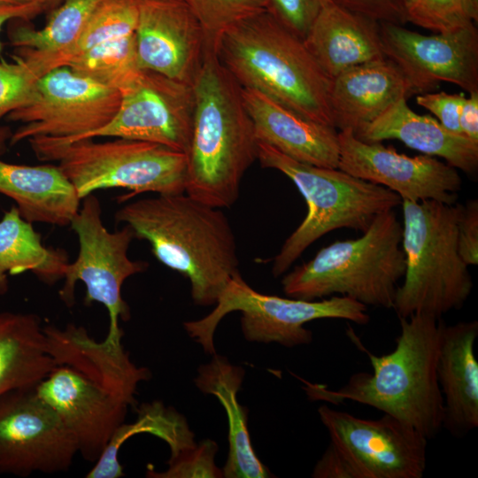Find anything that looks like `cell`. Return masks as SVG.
<instances>
[{
	"label": "cell",
	"instance_id": "obj_1",
	"mask_svg": "<svg viewBox=\"0 0 478 478\" xmlns=\"http://www.w3.org/2000/svg\"><path fill=\"white\" fill-rule=\"evenodd\" d=\"M115 220L146 240L153 256L185 276L197 305H215L239 272L235 237L220 208L186 193L157 194L124 204Z\"/></svg>",
	"mask_w": 478,
	"mask_h": 478
},
{
	"label": "cell",
	"instance_id": "obj_2",
	"mask_svg": "<svg viewBox=\"0 0 478 478\" xmlns=\"http://www.w3.org/2000/svg\"><path fill=\"white\" fill-rule=\"evenodd\" d=\"M398 319L400 334L392 351L377 356L362 348L372 373H355L336 389L297 378L312 401L366 405L408 424L428 440L443 428V401L436 375L443 320L424 313Z\"/></svg>",
	"mask_w": 478,
	"mask_h": 478
},
{
	"label": "cell",
	"instance_id": "obj_3",
	"mask_svg": "<svg viewBox=\"0 0 478 478\" xmlns=\"http://www.w3.org/2000/svg\"><path fill=\"white\" fill-rule=\"evenodd\" d=\"M194 112L185 193L212 207L228 208L242 179L258 159V139L242 87L207 49L192 83Z\"/></svg>",
	"mask_w": 478,
	"mask_h": 478
},
{
	"label": "cell",
	"instance_id": "obj_4",
	"mask_svg": "<svg viewBox=\"0 0 478 478\" xmlns=\"http://www.w3.org/2000/svg\"><path fill=\"white\" fill-rule=\"evenodd\" d=\"M215 52L241 87L254 89L306 119L334 127L329 106L331 79L304 40L268 12L227 29Z\"/></svg>",
	"mask_w": 478,
	"mask_h": 478
},
{
	"label": "cell",
	"instance_id": "obj_5",
	"mask_svg": "<svg viewBox=\"0 0 478 478\" xmlns=\"http://www.w3.org/2000/svg\"><path fill=\"white\" fill-rule=\"evenodd\" d=\"M402 231L393 210L381 213L361 236L335 241L286 274L283 292L304 300L347 297L366 307L392 309L405 272Z\"/></svg>",
	"mask_w": 478,
	"mask_h": 478
},
{
	"label": "cell",
	"instance_id": "obj_6",
	"mask_svg": "<svg viewBox=\"0 0 478 478\" xmlns=\"http://www.w3.org/2000/svg\"><path fill=\"white\" fill-rule=\"evenodd\" d=\"M404 281L393 308L398 318L424 313L441 318L460 309L473 288L468 266L458 251L462 204L403 199Z\"/></svg>",
	"mask_w": 478,
	"mask_h": 478
},
{
	"label": "cell",
	"instance_id": "obj_7",
	"mask_svg": "<svg viewBox=\"0 0 478 478\" xmlns=\"http://www.w3.org/2000/svg\"><path fill=\"white\" fill-rule=\"evenodd\" d=\"M258 160L262 167L275 169L296 185L307 204V214L285 240L273 260L272 273L279 277L315 241L338 229L365 232L374 219L402 203L390 189L354 177L338 168L297 161L258 141Z\"/></svg>",
	"mask_w": 478,
	"mask_h": 478
},
{
	"label": "cell",
	"instance_id": "obj_8",
	"mask_svg": "<svg viewBox=\"0 0 478 478\" xmlns=\"http://www.w3.org/2000/svg\"><path fill=\"white\" fill-rule=\"evenodd\" d=\"M27 142L39 160L59 162L81 199L114 188L131 191L121 201L147 192L185 193L187 155L158 143L125 138L61 145Z\"/></svg>",
	"mask_w": 478,
	"mask_h": 478
},
{
	"label": "cell",
	"instance_id": "obj_9",
	"mask_svg": "<svg viewBox=\"0 0 478 478\" xmlns=\"http://www.w3.org/2000/svg\"><path fill=\"white\" fill-rule=\"evenodd\" d=\"M242 312L241 328L250 342L277 343L284 347L308 344L312 333L305 325L321 319H342L358 325L370 320L367 307L341 296L317 300L281 297L259 293L242 277L232 276L213 310L206 316L186 321L188 335L201 345L205 353H215L213 336L220 320L229 312Z\"/></svg>",
	"mask_w": 478,
	"mask_h": 478
},
{
	"label": "cell",
	"instance_id": "obj_10",
	"mask_svg": "<svg viewBox=\"0 0 478 478\" xmlns=\"http://www.w3.org/2000/svg\"><path fill=\"white\" fill-rule=\"evenodd\" d=\"M70 227L78 236L79 253L76 260L66 267L59 298L66 306H73L75 285L82 281L86 286L84 305L96 302L108 312L109 329L104 339L121 341L124 332L120 320L130 319L129 306L121 295L122 285L130 276L144 272L149 264L128 258L129 245L135 239L134 231L125 225L110 232L102 220L100 202L93 194L82 198Z\"/></svg>",
	"mask_w": 478,
	"mask_h": 478
},
{
	"label": "cell",
	"instance_id": "obj_11",
	"mask_svg": "<svg viewBox=\"0 0 478 478\" xmlns=\"http://www.w3.org/2000/svg\"><path fill=\"white\" fill-rule=\"evenodd\" d=\"M120 92L69 66L41 76L27 102L7 115L22 125L12 133L10 145L35 140L61 145L84 139L114 117Z\"/></svg>",
	"mask_w": 478,
	"mask_h": 478
},
{
	"label": "cell",
	"instance_id": "obj_12",
	"mask_svg": "<svg viewBox=\"0 0 478 478\" xmlns=\"http://www.w3.org/2000/svg\"><path fill=\"white\" fill-rule=\"evenodd\" d=\"M318 414L350 478L424 475L428 439L408 424L386 413L362 419L328 405H321Z\"/></svg>",
	"mask_w": 478,
	"mask_h": 478
},
{
	"label": "cell",
	"instance_id": "obj_13",
	"mask_svg": "<svg viewBox=\"0 0 478 478\" xmlns=\"http://www.w3.org/2000/svg\"><path fill=\"white\" fill-rule=\"evenodd\" d=\"M78 453L75 438L35 388L0 396V474L66 472Z\"/></svg>",
	"mask_w": 478,
	"mask_h": 478
},
{
	"label": "cell",
	"instance_id": "obj_14",
	"mask_svg": "<svg viewBox=\"0 0 478 478\" xmlns=\"http://www.w3.org/2000/svg\"><path fill=\"white\" fill-rule=\"evenodd\" d=\"M120 92L114 117L84 139L139 140L187 153L194 112L192 85L141 70Z\"/></svg>",
	"mask_w": 478,
	"mask_h": 478
},
{
	"label": "cell",
	"instance_id": "obj_15",
	"mask_svg": "<svg viewBox=\"0 0 478 478\" xmlns=\"http://www.w3.org/2000/svg\"><path fill=\"white\" fill-rule=\"evenodd\" d=\"M385 57L404 73L416 94L428 93L441 82L478 91L476 24L425 35L394 23H380Z\"/></svg>",
	"mask_w": 478,
	"mask_h": 478
},
{
	"label": "cell",
	"instance_id": "obj_16",
	"mask_svg": "<svg viewBox=\"0 0 478 478\" xmlns=\"http://www.w3.org/2000/svg\"><path fill=\"white\" fill-rule=\"evenodd\" d=\"M338 169L383 186L401 199L455 204L462 188L456 168L428 155L408 157L381 143H366L352 130L337 132Z\"/></svg>",
	"mask_w": 478,
	"mask_h": 478
},
{
	"label": "cell",
	"instance_id": "obj_17",
	"mask_svg": "<svg viewBox=\"0 0 478 478\" xmlns=\"http://www.w3.org/2000/svg\"><path fill=\"white\" fill-rule=\"evenodd\" d=\"M35 390L72 433L79 453L91 463L100 458L117 428L125 422L130 406L66 364H56Z\"/></svg>",
	"mask_w": 478,
	"mask_h": 478
},
{
	"label": "cell",
	"instance_id": "obj_18",
	"mask_svg": "<svg viewBox=\"0 0 478 478\" xmlns=\"http://www.w3.org/2000/svg\"><path fill=\"white\" fill-rule=\"evenodd\" d=\"M139 67L192 85L207 45L204 30L181 0H135Z\"/></svg>",
	"mask_w": 478,
	"mask_h": 478
},
{
	"label": "cell",
	"instance_id": "obj_19",
	"mask_svg": "<svg viewBox=\"0 0 478 478\" xmlns=\"http://www.w3.org/2000/svg\"><path fill=\"white\" fill-rule=\"evenodd\" d=\"M414 94L402 71L387 58L356 66L331 79L333 126L356 135L399 99Z\"/></svg>",
	"mask_w": 478,
	"mask_h": 478
},
{
	"label": "cell",
	"instance_id": "obj_20",
	"mask_svg": "<svg viewBox=\"0 0 478 478\" xmlns=\"http://www.w3.org/2000/svg\"><path fill=\"white\" fill-rule=\"evenodd\" d=\"M242 94L258 142L302 163L338 167L335 127L306 119L254 89L242 87Z\"/></svg>",
	"mask_w": 478,
	"mask_h": 478
},
{
	"label": "cell",
	"instance_id": "obj_21",
	"mask_svg": "<svg viewBox=\"0 0 478 478\" xmlns=\"http://www.w3.org/2000/svg\"><path fill=\"white\" fill-rule=\"evenodd\" d=\"M48 350L56 364L72 366L99 382L130 406L135 403L139 383L150 377L146 367L130 359L121 341L97 342L82 326H44Z\"/></svg>",
	"mask_w": 478,
	"mask_h": 478
},
{
	"label": "cell",
	"instance_id": "obj_22",
	"mask_svg": "<svg viewBox=\"0 0 478 478\" xmlns=\"http://www.w3.org/2000/svg\"><path fill=\"white\" fill-rule=\"evenodd\" d=\"M476 320L442 323L436 375L443 401V428L462 436L478 427Z\"/></svg>",
	"mask_w": 478,
	"mask_h": 478
},
{
	"label": "cell",
	"instance_id": "obj_23",
	"mask_svg": "<svg viewBox=\"0 0 478 478\" xmlns=\"http://www.w3.org/2000/svg\"><path fill=\"white\" fill-rule=\"evenodd\" d=\"M330 78L356 66L386 58L380 23L328 0L304 39Z\"/></svg>",
	"mask_w": 478,
	"mask_h": 478
},
{
	"label": "cell",
	"instance_id": "obj_24",
	"mask_svg": "<svg viewBox=\"0 0 478 478\" xmlns=\"http://www.w3.org/2000/svg\"><path fill=\"white\" fill-rule=\"evenodd\" d=\"M401 98L356 136L366 143L397 139L428 156L440 157L466 173L478 168V142L453 133L428 115L414 112Z\"/></svg>",
	"mask_w": 478,
	"mask_h": 478
},
{
	"label": "cell",
	"instance_id": "obj_25",
	"mask_svg": "<svg viewBox=\"0 0 478 478\" xmlns=\"http://www.w3.org/2000/svg\"><path fill=\"white\" fill-rule=\"evenodd\" d=\"M0 193L12 198L27 222L70 226L80 209L76 189L58 166L0 160Z\"/></svg>",
	"mask_w": 478,
	"mask_h": 478
},
{
	"label": "cell",
	"instance_id": "obj_26",
	"mask_svg": "<svg viewBox=\"0 0 478 478\" xmlns=\"http://www.w3.org/2000/svg\"><path fill=\"white\" fill-rule=\"evenodd\" d=\"M212 360L197 369L195 384L205 394L215 396L226 410L228 422V455L222 469L226 478L271 477L252 447L247 411L239 404L237 393L244 370L232 365L225 357L214 353Z\"/></svg>",
	"mask_w": 478,
	"mask_h": 478
},
{
	"label": "cell",
	"instance_id": "obj_27",
	"mask_svg": "<svg viewBox=\"0 0 478 478\" xmlns=\"http://www.w3.org/2000/svg\"><path fill=\"white\" fill-rule=\"evenodd\" d=\"M54 367L41 318L0 312V396L35 388Z\"/></svg>",
	"mask_w": 478,
	"mask_h": 478
},
{
	"label": "cell",
	"instance_id": "obj_28",
	"mask_svg": "<svg viewBox=\"0 0 478 478\" xmlns=\"http://www.w3.org/2000/svg\"><path fill=\"white\" fill-rule=\"evenodd\" d=\"M104 1L63 0L51 12L43 27H16L10 35L11 44L17 48L14 55L27 63L39 77L59 67L89 18Z\"/></svg>",
	"mask_w": 478,
	"mask_h": 478
},
{
	"label": "cell",
	"instance_id": "obj_29",
	"mask_svg": "<svg viewBox=\"0 0 478 478\" xmlns=\"http://www.w3.org/2000/svg\"><path fill=\"white\" fill-rule=\"evenodd\" d=\"M68 254L45 246L41 235L13 205L0 220V296L9 290V275L30 272L42 282L53 285L64 278Z\"/></svg>",
	"mask_w": 478,
	"mask_h": 478
},
{
	"label": "cell",
	"instance_id": "obj_30",
	"mask_svg": "<svg viewBox=\"0 0 478 478\" xmlns=\"http://www.w3.org/2000/svg\"><path fill=\"white\" fill-rule=\"evenodd\" d=\"M148 433L164 440L169 446L171 455L195 445L194 434L185 418L160 401L143 403L137 409L134 422H123L113 433L105 450L86 474L87 478H120L125 475L119 461V452L130 437Z\"/></svg>",
	"mask_w": 478,
	"mask_h": 478
},
{
	"label": "cell",
	"instance_id": "obj_31",
	"mask_svg": "<svg viewBox=\"0 0 478 478\" xmlns=\"http://www.w3.org/2000/svg\"><path fill=\"white\" fill-rule=\"evenodd\" d=\"M65 66L120 91L142 70L138 65L135 33L96 46Z\"/></svg>",
	"mask_w": 478,
	"mask_h": 478
},
{
	"label": "cell",
	"instance_id": "obj_32",
	"mask_svg": "<svg viewBox=\"0 0 478 478\" xmlns=\"http://www.w3.org/2000/svg\"><path fill=\"white\" fill-rule=\"evenodd\" d=\"M136 22L135 0L104 1L89 18L60 66H66L71 59L104 42L135 34Z\"/></svg>",
	"mask_w": 478,
	"mask_h": 478
},
{
	"label": "cell",
	"instance_id": "obj_33",
	"mask_svg": "<svg viewBox=\"0 0 478 478\" xmlns=\"http://www.w3.org/2000/svg\"><path fill=\"white\" fill-rule=\"evenodd\" d=\"M405 22L446 33L476 24L478 0H401Z\"/></svg>",
	"mask_w": 478,
	"mask_h": 478
},
{
	"label": "cell",
	"instance_id": "obj_34",
	"mask_svg": "<svg viewBox=\"0 0 478 478\" xmlns=\"http://www.w3.org/2000/svg\"><path fill=\"white\" fill-rule=\"evenodd\" d=\"M200 23L207 48L216 51L221 35L231 27L266 11V0H181Z\"/></svg>",
	"mask_w": 478,
	"mask_h": 478
},
{
	"label": "cell",
	"instance_id": "obj_35",
	"mask_svg": "<svg viewBox=\"0 0 478 478\" xmlns=\"http://www.w3.org/2000/svg\"><path fill=\"white\" fill-rule=\"evenodd\" d=\"M218 444L212 439H204L194 446L184 449L167 461V469L158 472L150 466L146 476L150 478H221L222 469L214 461Z\"/></svg>",
	"mask_w": 478,
	"mask_h": 478
},
{
	"label": "cell",
	"instance_id": "obj_36",
	"mask_svg": "<svg viewBox=\"0 0 478 478\" xmlns=\"http://www.w3.org/2000/svg\"><path fill=\"white\" fill-rule=\"evenodd\" d=\"M0 62V120L24 105L40 78L21 58Z\"/></svg>",
	"mask_w": 478,
	"mask_h": 478
},
{
	"label": "cell",
	"instance_id": "obj_37",
	"mask_svg": "<svg viewBox=\"0 0 478 478\" xmlns=\"http://www.w3.org/2000/svg\"><path fill=\"white\" fill-rule=\"evenodd\" d=\"M328 0H266V12L293 34L305 39Z\"/></svg>",
	"mask_w": 478,
	"mask_h": 478
},
{
	"label": "cell",
	"instance_id": "obj_38",
	"mask_svg": "<svg viewBox=\"0 0 478 478\" xmlns=\"http://www.w3.org/2000/svg\"><path fill=\"white\" fill-rule=\"evenodd\" d=\"M463 93H424L416 96V103L430 111L448 130L460 134L459 112L465 99Z\"/></svg>",
	"mask_w": 478,
	"mask_h": 478
},
{
	"label": "cell",
	"instance_id": "obj_39",
	"mask_svg": "<svg viewBox=\"0 0 478 478\" xmlns=\"http://www.w3.org/2000/svg\"><path fill=\"white\" fill-rule=\"evenodd\" d=\"M458 251L467 266L478 263V202L470 200L462 204L457 225Z\"/></svg>",
	"mask_w": 478,
	"mask_h": 478
},
{
	"label": "cell",
	"instance_id": "obj_40",
	"mask_svg": "<svg viewBox=\"0 0 478 478\" xmlns=\"http://www.w3.org/2000/svg\"><path fill=\"white\" fill-rule=\"evenodd\" d=\"M338 5L379 23L404 25L401 0H332Z\"/></svg>",
	"mask_w": 478,
	"mask_h": 478
},
{
	"label": "cell",
	"instance_id": "obj_41",
	"mask_svg": "<svg viewBox=\"0 0 478 478\" xmlns=\"http://www.w3.org/2000/svg\"><path fill=\"white\" fill-rule=\"evenodd\" d=\"M55 4L51 0H35L22 4L0 3V31L12 19L29 20L41 14ZM4 46L0 41V54Z\"/></svg>",
	"mask_w": 478,
	"mask_h": 478
},
{
	"label": "cell",
	"instance_id": "obj_42",
	"mask_svg": "<svg viewBox=\"0 0 478 478\" xmlns=\"http://www.w3.org/2000/svg\"><path fill=\"white\" fill-rule=\"evenodd\" d=\"M459 127L462 135L478 142V91L465 97L459 112Z\"/></svg>",
	"mask_w": 478,
	"mask_h": 478
},
{
	"label": "cell",
	"instance_id": "obj_43",
	"mask_svg": "<svg viewBox=\"0 0 478 478\" xmlns=\"http://www.w3.org/2000/svg\"><path fill=\"white\" fill-rule=\"evenodd\" d=\"M12 135L11 130L6 127H0V152L5 148L6 142Z\"/></svg>",
	"mask_w": 478,
	"mask_h": 478
},
{
	"label": "cell",
	"instance_id": "obj_44",
	"mask_svg": "<svg viewBox=\"0 0 478 478\" xmlns=\"http://www.w3.org/2000/svg\"><path fill=\"white\" fill-rule=\"evenodd\" d=\"M32 1H35V0H0V3L22 4H27Z\"/></svg>",
	"mask_w": 478,
	"mask_h": 478
},
{
	"label": "cell",
	"instance_id": "obj_45",
	"mask_svg": "<svg viewBox=\"0 0 478 478\" xmlns=\"http://www.w3.org/2000/svg\"><path fill=\"white\" fill-rule=\"evenodd\" d=\"M54 4H57L58 2H62L63 0H51Z\"/></svg>",
	"mask_w": 478,
	"mask_h": 478
}]
</instances>
